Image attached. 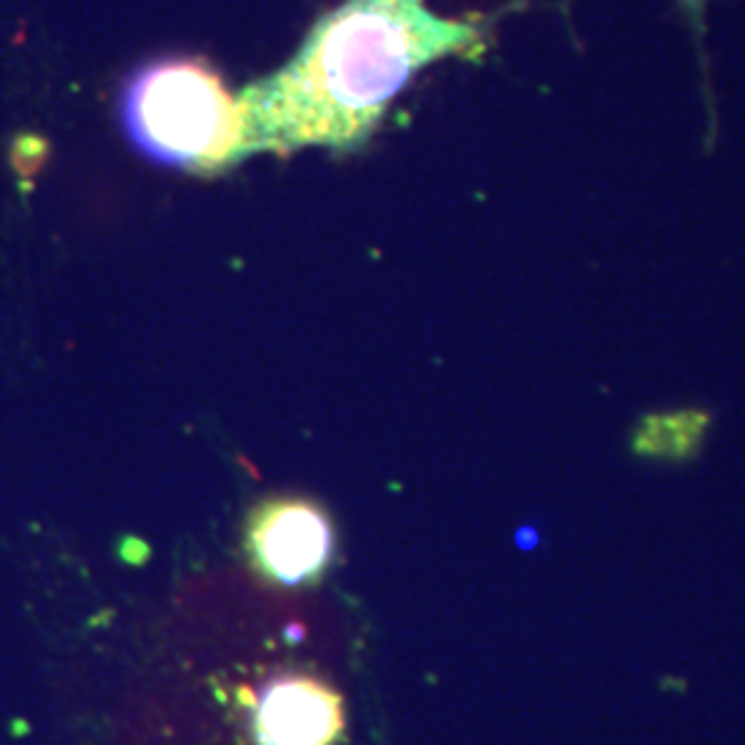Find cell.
Here are the masks:
<instances>
[{
    "mask_svg": "<svg viewBox=\"0 0 745 745\" xmlns=\"http://www.w3.org/2000/svg\"><path fill=\"white\" fill-rule=\"evenodd\" d=\"M486 45V20L442 17L425 0H343L315 20L296 56L238 92L241 161L307 147L356 152L420 69Z\"/></svg>",
    "mask_w": 745,
    "mask_h": 745,
    "instance_id": "obj_1",
    "label": "cell"
},
{
    "mask_svg": "<svg viewBox=\"0 0 745 745\" xmlns=\"http://www.w3.org/2000/svg\"><path fill=\"white\" fill-rule=\"evenodd\" d=\"M119 114L141 155L191 174L241 163L243 114L216 69L199 58H161L125 81Z\"/></svg>",
    "mask_w": 745,
    "mask_h": 745,
    "instance_id": "obj_2",
    "label": "cell"
},
{
    "mask_svg": "<svg viewBox=\"0 0 745 745\" xmlns=\"http://www.w3.org/2000/svg\"><path fill=\"white\" fill-rule=\"evenodd\" d=\"M334 550V530L318 505L301 497H271L254 508L249 552L276 583L298 585L321 577Z\"/></svg>",
    "mask_w": 745,
    "mask_h": 745,
    "instance_id": "obj_3",
    "label": "cell"
},
{
    "mask_svg": "<svg viewBox=\"0 0 745 745\" xmlns=\"http://www.w3.org/2000/svg\"><path fill=\"white\" fill-rule=\"evenodd\" d=\"M343 729L340 693L307 674L268 679L252 701L257 745H337Z\"/></svg>",
    "mask_w": 745,
    "mask_h": 745,
    "instance_id": "obj_4",
    "label": "cell"
},
{
    "mask_svg": "<svg viewBox=\"0 0 745 745\" xmlns=\"http://www.w3.org/2000/svg\"><path fill=\"white\" fill-rule=\"evenodd\" d=\"M712 428V414L704 406H682V409H663V412L643 414L630 447L638 459L649 461H693L707 442Z\"/></svg>",
    "mask_w": 745,
    "mask_h": 745,
    "instance_id": "obj_5",
    "label": "cell"
},
{
    "mask_svg": "<svg viewBox=\"0 0 745 745\" xmlns=\"http://www.w3.org/2000/svg\"><path fill=\"white\" fill-rule=\"evenodd\" d=\"M682 9L688 12L693 23H699L701 17H704V0H682Z\"/></svg>",
    "mask_w": 745,
    "mask_h": 745,
    "instance_id": "obj_6",
    "label": "cell"
}]
</instances>
